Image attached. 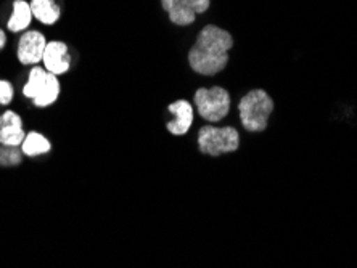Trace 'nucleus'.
Listing matches in <instances>:
<instances>
[{
    "instance_id": "f257e3e1",
    "label": "nucleus",
    "mask_w": 357,
    "mask_h": 268,
    "mask_svg": "<svg viewBox=\"0 0 357 268\" xmlns=\"http://www.w3.org/2000/svg\"><path fill=\"white\" fill-rule=\"evenodd\" d=\"M234 47L232 34L216 24H206L199 31L188 52V65L202 76H216L229 65V52Z\"/></svg>"
},
{
    "instance_id": "f03ea898",
    "label": "nucleus",
    "mask_w": 357,
    "mask_h": 268,
    "mask_svg": "<svg viewBox=\"0 0 357 268\" xmlns=\"http://www.w3.org/2000/svg\"><path fill=\"white\" fill-rule=\"evenodd\" d=\"M240 119L248 132H262L267 129L269 116L274 111V102L262 88H255L240 100Z\"/></svg>"
},
{
    "instance_id": "7ed1b4c3",
    "label": "nucleus",
    "mask_w": 357,
    "mask_h": 268,
    "mask_svg": "<svg viewBox=\"0 0 357 268\" xmlns=\"http://www.w3.org/2000/svg\"><path fill=\"white\" fill-rule=\"evenodd\" d=\"M23 95L33 100L39 108L50 107L60 95V82L55 74H52L45 68L36 66L31 70L28 82L23 88Z\"/></svg>"
},
{
    "instance_id": "20e7f679",
    "label": "nucleus",
    "mask_w": 357,
    "mask_h": 268,
    "mask_svg": "<svg viewBox=\"0 0 357 268\" xmlns=\"http://www.w3.org/2000/svg\"><path fill=\"white\" fill-rule=\"evenodd\" d=\"M240 146V135L234 127H214L204 125L198 132V148L203 155L220 156L234 153Z\"/></svg>"
},
{
    "instance_id": "39448f33",
    "label": "nucleus",
    "mask_w": 357,
    "mask_h": 268,
    "mask_svg": "<svg viewBox=\"0 0 357 268\" xmlns=\"http://www.w3.org/2000/svg\"><path fill=\"white\" fill-rule=\"evenodd\" d=\"M198 114L209 123H218L230 111V95L224 87L214 86L211 88H198L193 97Z\"/></svg>"
},
{
    "instance_id": "423d86ee",
    "label": "nucleus",
    "mask_w": 357,
    "mask_h": 268,
    "mask_svg": "<svg viewBox=\"0 0 357 268\" xmlns=\"http://www.w3.org/2000/svg\"><path fill=\"white\" fill-rule=\"evenodd\" d=\"M211 0H161V7L176 26H190L197 15L208 12Z\"/></svg>"
},
{
    "instance_id": "0eeeda50",
    "label": "nucleus",
    "mask_w": 357,
    "mask_h": 268,
    "mask_svg": "<svg viewBox=\"0 0 357 268\" xmlns=\"http://www.w3.org/2000/svg\"><path fill=\"white\" fill-rule=\"evenodd\" d=\"M47 40L39 31H28L18 42V60L21 65H38L44 58Z\"/></svg>"
},
{
    "instance_id": "6e6552de",
    "label": "nucleus",
    "mask_w": 357,
    "mask_h": 268,
    "mask_svg": "<svg viewBox=\"0 0 357 268\" xmlns=\"http://www.w3.org/2000/svg\"><path fill=\"white\" fill-rule=\"evenodd\" d=\"M42 61H44L45 70L52 72V74H65L71 66V56L68 54L66 44H63V42L59 40L47 42Z\"/></svg>"
},
{
    "instance_id": "1a4fd4ad",
    "label": "nucleus",
    "mask_w": 357,
    "mask_h": 268,
    "mask_svg": "<svg viewBox=\"0 0 357 268\" xmlns=\"http://www.w3.org/2000/svg\"><path fill=\"white\" fill-rule=\"evenodd\" d=\"M26 139L21 118L13 111H5L0 116V145L21 146Z\"/></svg>"
},
{
    "instance_id": "9d476101",
    "label": "nucleus",
    "mask_w": 357,
    "mask_h": 268,
    "mask_svg": "<svg viewBox=\"0 0 357 268\" xmlns=\"http://www.w3.org/2000/svg\"><path fill=\"white\" fill-rule=\"evenodd\" d=\"M167 111L174 116V119L167 123L166 129L172 135H185L193 123V109L190 102H187V100H177V102L171 103L167 107Z\"/></svg>"
},
{
    "instance_id": "9b49d317",
    "label": "nucleus",
    "mask_w": 357,
    "mask_h": 268,
    "mask_svg": "<svg viewBox=\"0 0 357 268\" xmlns=\"http://www.w3.org/2000/svg\"><path fill=\"white\" fill-rule=\"evenodd\" d=\"M29 5L33 17L38 18L40 23L55 24L60 19L61 10L55 0H33Z\"/></svg>"
},
{
    "instance_id": "f8f14e48",
    "label": "nucleus",
    "mask_w": 357,
    "mask_h": 268,
    "mask_svg": "<svg viewBox=\"0 0 357 268\" xmlns=\"http://www.w3.org/2000/svg\"><path fill=\"white\" fill-rule=\"evenodd\" d=\"M31 18H33V12H31V5L24 0H15L13 3V13L8 19V29L12 33H20L24 31L31 24Z\"/></svg>"
},
{
    "instance_id": "ddd939ff",
    "label": "nucleus",
    "mask_w": 357,
    "mask_h": 268,
    "mask_svg": "<svg viewBox=\"0 0 357 268\" xmlns=\"http://www.w3.org/2000/svg\"><path fill=\"white\" fill-rule=\"evenodd\" d=\"M50 148V141L47 140L44 135H40L38 132L28 134L23 143H21V151H23V155L31 157L49 153Z\"/></svg>"
},
{
    "instance_id": "4468645a",
    "label": "nucleus",
    "mask_w": 357,
    "mask_h": 268,
    "mask_svg": "<svg viewBox=\"0 0 357 268\" xmlns=\"http://www.w3.org/2000/svg\"><path fill=\"white\" fill-rule=\"evenodd\" d=\"M21 156H23V151L18 146H2L0 148V166H18Z\"/></svg>"
},
{
    "instance_id": "2eb2a0df",
    "label": "nucleus",
    "mask_w": 357,
    "mask_h": 268,
    "mask_svg": "<svg viewBox=\"0 0 357 268\" xmlns=\"http://www.w3.org/2000/svg\"><path fill=\"white\" fill-rule=\"evenodd\" d=\"M15 95L13 86L8 81H0V104L12 103Z\"/></svg>"
},
{
    "instance_id": "dca6fc26",
    "label": "nucleus",
    "mask_w": 357,
    "mask_h": 268,
    "mask_svg": "<svg viewBox=\"0 0 357 268\" xmlns=\"http://www.w3.org/2000/svg\"><path fill=\"white\" fill-rule=\"evenodd\" d=\"M5 42H7V36H5L3 31L0 29V50H2L5 47Z\"/></svg>"
}]
</instances>
